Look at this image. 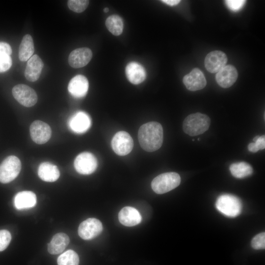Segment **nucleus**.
I'll return each instance as SVG.
<instances>
[{
	"mask_svg": "<svg viewBox=\"0 0 265 265\" xmlns=\"http://www.w3.org/2000/svg\"><path fill=\"white\" fill-rule=\"evenodd\" d=\"M38 175L42 180L48 182L56 181L60 176L57 167L48 162L41 163L38 167Z\"/></svg>",
	"mask_w": 265,
	"mask_h": 265,
	"instance_id": "21",
	"label": "nucleus"
},
{
	"mask_svg": "<svg viewBox=\"0 0 265 265\" xmlns=\"http://www.w3.org/2000/svg\"><path fill=\"white\" fill-rule=\"evenodd\" d=\"M89 3L87 0H69L67 1L69 8L76 13H81L87 7Z\"/></svg>",
	"mask_w": 265,
	"mask_h": 265,
	"instance_id": "28",
	"label": "nucleus"
},
{
	"mask_svg": "<svg viewBox=\"0 0 265 265\" xmlns=\"http://www.w3.org/2000/svg\"><path fill=\"white\" fill-rule=\"evenodd\" d=\"M109 11V9L107 7H105L104 9V12H105V13H107Z\"/></svg>",
	"mask_w": 265,
	"mask_h": 265,
	"instance_id": "35",
	"label": "nucleus"
},
{
	"mask_svg": "<svg viewBox=\"0 0 265 265\" xmlns=\"http://www.w3.org/2000/svg\"><path fill=\"white\" fill-rule=\"evenodd\" d=\"M138 139L140 146L145 151L151 152L158 150L163 140L162 126L157 122L142 125L138 130Z\"/></svg>",
	"mask_w": 265,
	"mask_h": 265,
	"instance_id": "1",
	"label": "nucleus"
},
{
	"mask_svg": "<svg viewBox=\"0 0 265 265\" xmlns=\"http://www.w3.org/2000/svg\"><path fill=\"white\" fill-rule=\"evenodd\" d=\"M226 54L222 51L215 50L208 53L205 58V67L211 73H217L226 64Z\"/></svg>",
	"mask_w": 265,
	"mask_h": 265,
	"instance_id": "11",
	"label": "nucleus"
},
{
	"mask_svg": "<svg viewBox=\"0 0 265 265\" xmlns=\"http://www.w3.org/2000/svg\"><path fill=\"white\" fill-rule=\"evenodd\" d=\"M251 246L256 250L265 248V233L262 232L255 236L251 241Z\"/></svg>",
	"mask_w": 265,
	"mask_h": 265,
	"instance_id": "29",
	"label": "nucleus"
},
{
	"mask_svg": "<svg viewBox=\"0 0 265 265\" xmlns=\"http://www.w3.org/2000/svg\"><path fill=\"white\" fill-rule=\"evenodd\" d=\"M227 7L233 11L239 10L245 3L246 0H227L225 1Z\"/></svg>",
	"mask_w": 265,
	"mask_h": 265,
	"instance_id": "31",
	"label": "nucleus"
},
{
	"mask_svg": "<svg viewBox=\"0 0 265 265\" xmlns=\"http://www.w3.org/2000/svg\"><path fill=\"white\" fill-rule=\"evenodd\" d=\"M21 169L20 159L15 156H9L0 164V182L6 184L14 180Z\"/></svg>",
	"mask_w": 265,
	"mask_h": 265,
	"instance_id": "5",
	"label": "nucleus"
},
{
	"mask_svg": "<svg viewBox=\"0 0 265 265\" xmlns=\"http://www.w3.org/2000/svg\"><path fill=\"white\" fill-rule=\"evenodd\" d=\"M92 52L88 48L76 49L70 53L68 63L74 68H80L86 66L92 57Z\"/></svg>",
	"mask_w": 265,
	"mask_h": 265,
	"instance_id": "13",
	"label": "nucleus"
},
{
	"mask_svg": "<svg viewBox=\"0 0 265 265\" xmlns=\"http://www.w3.org/2000/svg\"><path fill=\"white\" fill-rule=\"evenodd\" d=\"M125 74L129 81L134 84L141 83L146 78L144 68L139 63L134 61L131 62L127 65Z\"/></svg>",
	"mask_w": 265,
	"mask_h": 265,
	"instance_id": "18",
	"label": "nucleus"
},
{
	"mask_svg": "<svg viewBox=\"0 0 265 265\" xmlns=\"http://www.w3.org/2000/svg\"><path fill=\"white\" fill-rule=\"evenodd\" d=\"M107 29L114 35H120L123 32L124 25L122 18L114 14L108 17L105 22Z\"/></svg>",
	"mask_w": 265,
	"mask_h": 265,
	"instance_id": "26",
	"label": "nucleus"
},
{
	"mask_svg": "<svg viewBox=\"0 0 265 265\" xmlns=\"http://www.w3.org/2000/svg\"><path fill=\"white\" fill-rule=\"evenodd\" d=\"M11 53L10 46L7 43L0 42V73L6 72L11 67L12 64Z\"/></svg>",
	"mask_w": 265,
	"mask_h": 265,
	"instance_id": "24",
	"label": "nucleus"
},
{
	"mask_svg": "<svg viewBox=\"0 0 265 265\" xmlns=\"http://www.w3.org/2000/svg\"><path fill=\"white\" fill-rule=\"evenodd\" d=\"M215 207L222 214L229 217H235L240 213L242 206L238 197L225 194L218 197L215 202Z\"/></svg>",
	"mask_w": 265,
	"mask_h": 265,
	"instance_id": "3",
	"label": "nucleus"
},
{
	"mask_svg": "<svg viewBox=\"0 0 265 265\" xmlns=\"http://www.w3.org/2000/svg\"><path fill=\"white\" fill-rule=\"evenodd\" d=\"M14 98L22 105L31 107L37 102V95L35 90L27 85L19 84L12 90Z\"/></svg>",
	"mask_w": 265,
	"mask_h": 265,
	"instance_id": "6",
	"label": "nucleus"
},
{
	"mask_svg": "<svg viewBox=\"0 0 265 265\" xmlns=\"http://www.w3.org/2000/svg\"><path fill=\"white\" fill-rule=\"evenodd\" d=\"M37 202L34 193L30 191H23L18 193L14 197V205L18 210H23L34 207Z\"/></svg>",
	"mask_w": 265,
	"mask_h": 265,
	"instance_id": "20",
	"label": "nucleus"
},
{
	"mask_svg": "<svg viewBox=\"0 0 265 265\" xmlns=\"http://www.w3.org/2000/svg\"><path fill=\"white\" fill-rule=\"evenodd\" d=\"M102 230L103 225L99 219L89 218L80 224L78 234L82 239L90 240L97 237Z\"/></svg>",
	"mask_w": 265,
	"mask_h": 265,
	"instance_id": "9",
	"label": "nucleus"
},
{
	"mask_svg": "<svg viewBox=\"0 0 265 265\" xmlns=\"http://www.w3.org/2000/svg\"><path fill=\"white\" fill-rule=\"evenodd\" d=\"M180 183L181 177L179 174L174 172H166L155 177L151 183V187L155 192L161 194L175 188Z\"/></svg>",
	"mask_w": 265,
	"mask_h": 265,
	"instance_id": "4",
	"label": "nucleus"
},
{
	"mask_svg": "<svg viewBox=\"0 0 265 265\" xmlns=\"http://www.w3.org/2000/svg\"><path fill=\"white\" fill-rule=\"evenodd\" d=\"M253 140L259 150L265 149V136L264 135L260 136H256L254 137Z\"/></svg>",
	"mask_w": 265,
	"mask_h": 265,
	"instance_id": "32",
	"label": "nucleus"
},
{
	"mask_svg": "<svg viewBox=\"0 0 265 265\" xmlns=\"http://www.w3.org/2000/svg\"><path fill=\"white\" fill-rule=\"evenodd\" d=\"M70 242L68 235L63 233L55 234L48 244V251L53 255L58 254L62 252Z\"/></svg>",
	"mask_w": 265,
	"mask_h": 265,
	"instance_id": "22",
	"label": "nucleus"
},
{
	"mask_svg": "<svg viewBox=\"0 0 265 265\" xmlns=\"http://www.w3.org/2000/svg\"><path fill=\"white\" fill-rule=\"evenodd\" d=\"M88 87L89 83L87 78L83 75H78L70 80L68 90L73 97L80 98L86 94Z\"/></svg>",
	"mask_w": 265,
	"mask_h": 265,
	"instance_id": "16",
	"label": "nucleus"
},
{
	"mask_svg": "<svg viewBox=\"0 0 265 265\" xmlns=\"http://www.w3.org/2000/svg\"><path fill=\"white\" fill-rule=\"evenodd\" d=\"M30 134L32 140L37 144L46 143L50 138L52 130L50 126L40 120L33 122L29 128Z\"/></svg>",
	"mask_w": 265,
	"mask_h": 265,
	"instance_id": "10",
	"label": "nucleus"
},
{
	"mask_svg": "<svg viewBox=\"0 0 265 265\" xmlns=\"http://www.w3.org/2000/svg\"><path fill=\"white\" fill-rule=\"evenodd\" d=\"M248 150L252 153H256L259 151L254 142L250 143L248 145Z\"/></svg>",
	"mask_w": 265,
	"mask_h": 265,
	"instance_id": "34",
	"label": "nucleus"
},
{
	"mask_svg": "<svg viewBox=\"0 0 265 265\" xmlns=\"http://www.w3.org/2000/svg\"><path fill=\"white\" fill-rule=\"evenodd\" d=\"M161 1L170 6H174L178 4L180 2V0H161Z\"/></svg>",
	"mask_w": 265,
	"mask_h": 265,
	"instance_id": "33",
	"label": "nucleus"
},
{
	"mask_svg": "<svg viewBox=\"0 0 265 265\" xmlns=\"http://www.w3.org/2000/svg\"><path fill=\"white\" fill-rule=\"evenodd\" d=\"M118 219L122 225L132 227L140 223L142 218L140 213L136 209L131 207H125L119 212Z\"/></svg>",
	"mask_w": 265,
	"mask_h": 265,
	"instance_id": "19",
	"label": "nucleus"
},
{
	"mask_svg": "<svg viewBox=\"0 0 265 265\" xmlns=\"http://www.w3.org/2000/svg\"><path fill=\"white\" fill-rule=\"evenodd\" d=\"M91 121L89 115L84 112L79 111L70 119L68 125L70 129L77 133L87 131L90 128Z\"/></svg>",
	"mask_w": 265,
	"mask_h": 265,
	"instance_id": "15",
	"label": "nucleus"
},
{
	"mask_svg": "<svg viewBox=\"0 0 265 265\" xmlns=\"http://www.w3.org/2000/svg\"><path fill=\"white\" fill-rule=\"evenodd\" d=\"M183 81L186 88L192 91L201 90L207 84L204 75L197 68H194L190 73L185 75Z\"/></svg>",
	"mask_w": 265,
	"mask_h": 265,
	"instance_id": "12",
	"label": "nucleus"
},
{
	"mask_svg": "<svg viewBox=\"0 0 265 265\" xmlns=\"http://www.w3.org/2000/svg\"><path fill=\"white\" fill-rule=\"evenodd\" d=\"M111 147L114 152L119 156H126L132 150L133 141L131 136L127 132L120 131L113 137Z\"/></svg>",
	"mask_w": 265,
	"mask_h": 265,
	"instance_id": "7",
	"label": "nucleus"
},
{
	"mask_svg": "<svg viewBox=\"0 0 265 265\" xmlns=\"http://www.w3.org/2000/svg\"><path fill=\"white\" fill-rule=\"evenodd\" d=\"M98 166V161L95 156L89 152H83L77 156L74 160V167L76 171L83 175L93 173Z\"/></svg>",
	"mask_w": 265,
	"mask_h": 265,
	"instance_id": "8",
	"label": "nucleus"
},
{
	"mask_svg": "<svg viewBox=\"0 0 265 265\" xmlns=\"http://www.w3.org/2000/svg\"><path fill=\"white\" fill-rule=\"evenodd\" d=\"M44 63L37 54L32 56L28 60L25 71V76L27 80L34 82L37 80L40 76Z\"/></svg>",
	"mask_w": 265,
	"mask_h": 265,
	"instance_id": "17",
	"label": "nucleus"
},
{
	"mask_svg": "<svg viewBox=\"0 0 265 265\" xmlns=\"http://www.w3.org/2000/svg\"><path fill=\"white\" fill-rule=\"evenodd\" d=\"M79 257L77 253L68 250L60 255L57 259L58 265H79Z\"/></svg>",
	"mask_w": 265,
	"mask_h": 265,
	"instance_id": "27",
	"label": "nucleus"
},
{
	"mask_svg": "<svg viewBox=\"0 0 265 265\" xmlns=\"http://www.w3.org/2000/svg\"><path fill=\"white\" fill-rule=\"evenodd\" d=\"M11 239L10 233L6 230H0V251L5 249Z\"/></svg>",
	"mask_w": 265,
	"mask_h": 265,
	"instance_id": "30",
	"label": "nucleus"
},
{
	"mask_svg": "<svg viewBox=\"0 0 265 265\" xmlns=\"http://www.w3.org/2000/svg\"><path fill=\"white\" fill-rule=\"evenodd\" d=\"M232 175L237 178H243L251 175L253 172L252 166L245 162L234 163L230 166Z\"/></svg>",
	"mask_w": 265,
	"mask_h": 265,
	"instance_id": "25",
	"label": "nucleus"
},
{
	"mask_svg": "<svg viewBox=\"0 0 265 265\" xmlns=\"http://www.w3.org/2000/svg\"><path fill=\"white\" fill-rule=\"evenodd\" d=\"M34 51V43L31 36L25 35L20 43L19 49V58L22 61L28 60Z\"/></svg>",
	"mask_w": 265,
	"mask_h": 265,
	"instance_id": "23",
	"label": "nucleus"
},
{
	"mask_svg": "<svg viewBox=\"0 0 265 265\" xmlns=\"http://www.w3.org/2000/svg\"><path fill=\"white\" fill-rule=\"evenodd\" d=\"M238 73L236 68L233 65H225L215 76V80L221 87L226 88L231 87L237 80Z\"/></svg>",
	"mask_w": 265,
	"mask_h": 265,
	"instance_id": "14",
	"label": "nucleus"
},
{
	"mask_svg": "<svg viewBox=\"0 0 265 265\" xmlns=\"http://www.w3.org/2000/svg\"><path fill=\"white\" fill-rule=\"evenodd\" d=\"M210 117L199 112L188 115L183 124L184 132L190 136H196L207 131L210 126Z\"/></svg>",
	"mask_w": 265,
	"mask_h": 265,
	"instance_id": "2",
	"label": "nucleus"
}]
</instances>
